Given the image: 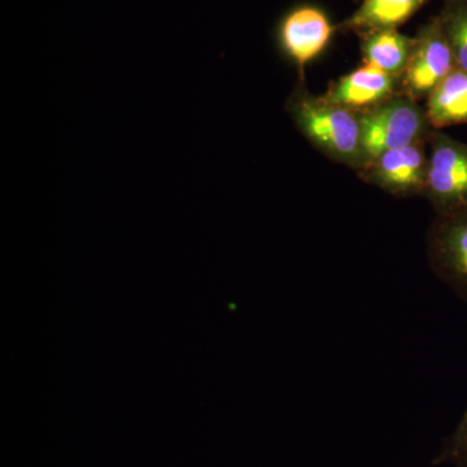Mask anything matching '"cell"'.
<instances>
[{
  "mask_svg": "<svg viewBox=\"0 0 467 467\" xmlns=\"http://www.w3.org/2000/svg\"><path fill=\"white\" fill-rule=\"evenodd\" d=\"M285 109L301 135L326 158L356 173L367 164L358 112L324 94H312L306 79H297Z\"/></svg>",
  "mask_w": 467,
  "mask_h": 467,
  "instance_id": "1",
  "label": "cell"
},
{
  "mask_svg": "<svg viewBox=\"0 0 467 467\" xmlns=\"http://www.w3.org/2000/svg\"><path fill=\"white\" fill-rule=\"evenodd\" d=\"M358 113L367 162L387 150L429 140L434 130L425 107L402 94Z\"/></svg>",
  "mask_w": 467,
  "mask_h": 467,
  "instance_id": "2",
  "label": "cell"
},
{
  "mask_svg": "<svg viewBox=\"0 0 467 467\" xmlns=\"http://www.w3.org/2000/svg\"><path fill=\"white\" fill-rule=\"evenodd\" d=\"M422 198L435 214L467 208V143L442 130L429 138V171Z\"/></svg>",
  "mask_w": 467,
  "mask_h": 467,
  "instance_id": "3",
  "label": "cell"
},
{
  "mask_svg": "<svg viewBox=\"0 0 467 467\" xmlns=\"http://www.w3.org/2000/svg\"><path fill=\"white\" fill-rule=\"evenodd\" d=\"M457 67L438 15L413 36L410 57L400 76V94L420 101Z\"/></svg>",
  "mask_w": 467,
  "mask_h": 467,
  "instance_id": "4",
  "label": "cell"
},
{
  "mask_svg": "<svg viewBox=\"0 0 467 467\" xmlns=\"http://www.w3.org/2000/svg\"><path fill=\"white\" fill-rule=\"evenodd\" d=\"M426 248L431 272L467 301V208L435 214L427 230Z\"/></svg>",
  "mask_w": 467,
  "mask_h": 467,
  "instance_id": "5",
  "label": "cell"
},
{
  "mask_svg": "<svg viewBox=\"0 0 467 467\" xmlns=\"http://www.w3.org/2000/svg\"><path fill=\"white\" fill-rule=\"evenodd\" d=\"M429 171V140L387 150L359 169L362 182L395 198H416L425 192Z\"/></svg>",
  "mask_w": 467,
  "mask_h": 467,
  "instance_id": "6",
  "label": "cell"
},
{
  "mask_svg": "<svg viewBox=\"0 0 467 467\" xmlns=\"http://www.w3.org/2000/svg\"><path fill=\"white\" fill-rule=\"evenodd\" d=\"M335 26L327 14L310 5L290 9L276 26V47L306 79V67L317 60L333 39Z\"/></svg>",
  "mask_w": 467,
  "mask_h": 467,
  "instance_id": "7",
  "label": "cell"
},
{
  "mask_svg": "<svg viewBox=\"0 0 467 467\" xmlns=\"http://www.w3.org/2000/svg\"><path fill=\"white\" fill-rule=\"evenodd\" d=\"M400 94V77L389 75L368 64H362L337 81L331 82L325 97L355 112L373 109Z\"/></svg>",
  "mask_w": 467,
  "mask_h": 467,
  "instance_id": "8",
  "label": "cell"
},
{
  "mask_svg": "<svg viewBox=\"0 0 467 467\" xmlns=\"http://www.w3.org/2000/svg\"><path fill=\"white\" fill-rule=\"evenodd\" d=\"M427 2L429 0H362L358 11L337 27L358 36L374 30L399 29Z\"/></svg>",
  "mask_w": 467,
  "mask_h": 467,
  "instance_id": "9",
  "label": "cell"
},
{
  "mask_svg": "<svg viewBox=\"0 0 467 467\" xmlns=\"http://www.w3.org/2000/svg\"><path fill=\"white\" fill-rule=\"evenodd\" d=\"M427 119L434 130L467 124V72L456 67L426 98Z\"/></svg>",
  "mask_w": 467,
  "mask_h": 467,
  "instance_id": "10",
  "label": "cell"
},
{
  "mask_svg": "<svg viewBox=\"0 0 467 467\" xmlns=\"http://www.w3.org/2000/svg\"><path fill=\"white\" fill-rule=\"evenodd\" d=\"M359 36L362 63L389 75H402L410 57L413 38L399 32V29L374 30Z\"/></svg>",
  "mask_w": 467,
  "mask_h": 467,
  "instance_id": "11",
  "label": "cell"
},
{
  "mask_svg": "<svg viewBox=\"0 0 467 467\" xmlns=\"http://www.w3.org/2000/svg\"><path fill=\"white\" fill-rule=\"evenodd\" d=\"M457 67L467 72V0H444L438 15Z\"/></svg>",
  "mask_w": 467,
  "mask_h": 467,
  "instance_id": "12",
  "label": "cell"
},
{
  "mask_svg": "<svg viewBox=\"0 0 467 467\" xmlns=\"http://www.w3.org/2000/svg\"><path fill=\"white\" fill-rule=\"evenodd\" d=\"M431 465L467 467V408L459 425L442 441L441 450L432 459Z\"/></svg>",
  "mask_w": 467,
  "mask_h": 467,
  "instance_id": "13",
  "label": "cell"
}]
</instances>
